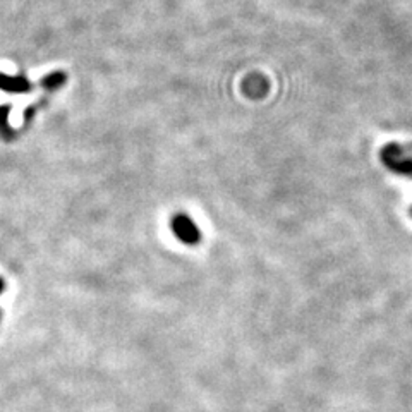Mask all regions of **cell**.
<instances>
[{
  "label": "cell",
  "mask_w": 412,
  "mask_h": 412,
  "mask_svg": "<svg viewBox=\"0 0 412 412\" xmlns=\"http://www.w3.org/2000/svg\"><path fill=\"white\" fill-rule=\"evenodd\" d=\"M382 162L387 169L400 175H411L412 177V158L407 157L402 147L395 143L387 144L382 150Z\"/></svg>",
  "instance_id": "1"
},
{
  "label": "cell",
  "mask_w": 412,
  "mask_h": 412,
  "mask_svg": "<svg viewBox=\"0 0 412 412\" xmlns=\"http://www.w3.org/2000/svg\"><path fill=\"white\" fill-rule=\"evenodd\" d=\"M3 287H6V285H3V280H2V279H0V294H2V292H3Z\"/></svg>",
  "instance_id": "4"
},
{
  "label": "cell",
  "mask_w": 412,
  "mask_h": 412,
  "mask_svg": "<svg viewBox=\"0 0 412 412\" xmlns=\"http://www.w3.org/2000/svg\"><path fill=\"white\" fill-rule=\"evenodd\" d=\"M172 232L175 234V237L181 242L188 246H195L202 241V232H199L198 225L195 224L191 217H188L186 213H177L172 218Z\"/></svg>",
  "instance_id": "2"
},
{
  "label": "cell",
  "mask_w": 412,
  "mask_h": 412,
  "mask_svg": "<svg viewBox=\"0 0 412 412\" xmlns=\"http://www.w3.org/2000/svg\"><path fill=\"white\" fill-rule=\"evenodd\" d=\"M268 88H270L268 81L259 74L248 76V78L244 79V83H242V91H244L249 98H254V100L263 98V96L268 93Z\"/></svg>",
  "instance_id": "3"
}]
</instances>
